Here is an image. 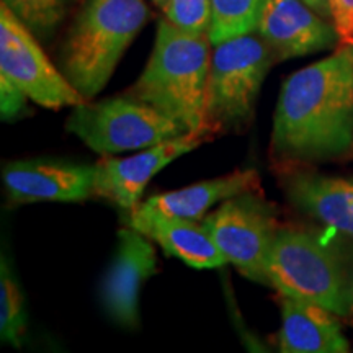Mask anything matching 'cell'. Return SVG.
Segmentation results:
<instances>
[{"label": "cell", "instance_id": "obj_8", "mask_svg": "<svg viewBox=\"0 0 353 353\" xmlns=\"http://www.w3.org/2000/svg\"><path fill=\"white\" fill-rule=\"evenodd\" d=\"M0 76L10 79L44 108H72L85 101L6 3H0Z\"/></svg>", "mask_w": 353, "mask_h": 353}, {"label": "cell", "instance_id": "obj_19", "mask_svg": "<svg viewBox=\"0 0 353 353\" xmlns=\"http://www.w3.org/2000/svg\"><path fill=\"white\" fill-rule=\"evenodd\" d=\"M76 0H2L38 39H50Z\"/></svg>", "mask_w": 353, "mask_h": 353}, {"label": "cell", "instance_id": "obj_14", "mask_svg": "<svg viewBox=\"0 0 353 353\" xmlns=\"http://www.w3.org/2000/svg\"><path fill=\"white\" fill-rule=\"evenodd\" d=\"M125 224L157 242L167 254L196 270L218 268L228 263L208 229L198 221L169 218L134 210L126 214Z\"/></svg>", "mask_w": 353, "mask_h": 353}, {"label": "cell", "instance_id": "obj_22", "mask_svg": "<svg viewBox=\"0 0 353 353\" xmlns=\"http://www.w3.org/2000/svg\"><path fill=\"white\" fill-rule=\"evenodd\" d=\"M332 23L342 44H353V0H329Z\"/></svg>", "mask_w": 353, "mask_h": 353}, {"label": "cell", "instance_id": "obj_11", "mask_svg": "<svg viewBox=\"0 0 353 353\" xmlns=\"http://www.w3.org/2000/svg\"><path fill=\"white\" fill-rule=\"evenodd\" d=\"M157 270L151 239L130 226L118 232L114 257L100 286V301L107 316L123 329L139 324L141 288Z\"/></svg>", "mask_w": 353, "mask_h": 353}, {"label": "cell", "instance_id": "obj_18", "mask_svg": "<svg viewBox=\"0 0 353 353\" xmlns=\"http://www.w3.org/2000/svg\"><path fill=\"white\" fill-rule=\"evenodd\" d=\"M26 329V309L21 288L6 257L0 262V337L19 348Z\"/></svg>", "mask_w": 353, "mask_h": 353}, {"label": "cell", "instance_id": "obj_23", "mask_svg": "<svg viewBox=\"0 0 353 353\" xmlns=\"http://www.w3.org/2000/svg\"><path fill=\"white\" fill-rule=\"evenodd\" d=\"M304 3H307L312 10H316L319 13L321 17L327 19L332 21V13H330V6H329V0H303Z\"/></svg>", "mask_w": 353, "mask_h": 353}, {"label": "cell", "instance_id": "obj_15", "mask_svg": "<svg viewBox=\"0 0 353 353\" xmlns=\"http://www.w3.org/2000/svg\"><path fill=\"white\" fill-rule=\"evenodd\" d=\"M329 309L303 299L281 296L280 352L283 353H345L350 343L342 325Z\"/></svg>", "mask_w": 353, "mask_h": 353}, {"label": "cell", "instance_id": "obj_6", "mask_svg": "<svg viewBox=\"0 0 353 353\" xmlns=\"http://www.w3.org/2000/svg\"><path fill=\"white\" fill-rule=\"evenodd\" d=\"M65 128L100 156L143 151L190 134L180 123L126 94L76 105Z\"/></svg>", "mask_w": 353, "mask_h": 353}, {"label": "cell", "instance_id": "obj_2", "mask_svg": "<svg viewBox=\"0 0 353 353\" xmlns=\"http://www.w3.org/2000/svg\"><path fill=\"white\" fill-rule=\"evenodd\" d=\"M208 37H193L159 21L148 64L126 95L180 123L190 134H206L205 107L211 63ZM210 138V136H208Z\"/></svg>", "mask_w": 353, "mask_h": 353}, {"label": "cell", "instance_id": "obj_4", "mask_svg": "<svg viewBox=\"0 0 353 353\" xmlns=\"http://www.w3.org/2000/svg\"><path fill=\"white\" fill-rule=\"evenodd\" d=\"M267 275L281 296L314 303L339 317L353 312V276L325 242L306 231L280 228L267 259Z\"/></svg>", "mask_w": 353, "mask_h": 353}, {"label": "cell", "instance_id": "obj_16", "mask_svg": "<svg viewBox=\"0 0 353 353\" xmlns=\"http://www.w3.org/2000/svg\"><path fill=\"white\" fill-rule=\"evenodd\" d=\"M247 192H260V176L255 169L236 170L218 179L149 196L136 210L169 218L200 221L210 208Z\"/></svg>", "mask_w": 353, "mask_h": 353}, {"label": "cell", "instance_id": "obj_21", "mask_svg": "<svg viewBox=\"0 0 353 353\" xmlns=\"http://www.w3.org/2000/svg\"><path fill=\"white\" fill-rule=\"evenodd\" d=\"M26 100L30 99L20 87L6 76H0V114L3 121L15 120L26 112Z\"/></svg>", "mask_w": 353, "mask_h": 353}, {"label": "cell", "instance_id": "obj_13", "mask_svg": "<svg viewBox=\"0 0 353 353\" xmlns=\"http://www.w3.org/2000/svg\"><path fill=\"white\" fill-rule=\"evenodd\" d=\"M285 195L299 213L353 237V176L294 172L283 180Z\"/></svg>", "mask_w": 353, "mask_h": 353}, {"label": "cell", "instance_id": "obj_12", "mask_svg": "<svg viewBox=\"0 0 353 353\" xmlns=\"http://www.w3.org/2000/svg\"><path fill=\"white\" fill-rule=\"evenodd\" d=\"M276 61H288L341 46L334 23L303 0H265L255 30Z\"/></svg>", "mask_w": 353, "mask_h": 353}, {"label": "cell", "instance_id": "obj_7", "mask_svg": "<svg viewBox=\"0 0 353 353\" xmlns=\"http://www.w3.org/2000/svg\"><path fill=\"white\" fill-rule=\"evenodd\" d=\"M201 223L229 263L249 280L270 286L267 259L281 226L275 206L260 192L229 198Z\"/></svg>", "mask_w": 353, "mask_h": 353}, {"label": "cell", "instance_id": "obj_5", "mask_svg": "<svg viewBox=\"0 0 353 353\" xmlns=\"http://www.w3.org/2000/svg\"><path fill=\"white\" fill-rule=\"evenodd\" d=\"M276 57L257 32L216 44L206 90V134L241 132L254 120L260 88Z\"/></svg>", "mask_w": 353, "mask_h": 353}, {"label": "cell", "instance_id": "obj_10", "mask_svg": "<svg viewBox=\"0 0 353 353\" xmlns=\"http://www.w3.org/2000/svg\"><path fill=\"white\" fill-rule=\"evenodd\" d=\"M7 200L28 203H79L95 196V165L64 161H15L2 169Z\"/></svg>", "mask_w": 353, "mask_h": 353}, {"label": "cell", "instance_id": "obj_20", "mask_svg": "<svg viewBox=\"0 0 353 353\" xmlns=\"http://www.w3.org/2000/svg\"><path fill=\"white\" fill-rule=\"evenodd\" d=\"M164 19L193 37H208L211 28V0H167Z\"/></svg>", "mask_w": 353, "mask_h": 353}, {"label": "cell", "instance_id": "obj_1", "mask_svg": "<svg viewBox=\"0 0 353 353\" xmlns=\"http://www.w3.org/2000/svg\"><path fill=\"white\" fill-rule=\"evenodd\" d=\"M270 151L281 164L337 161L353 152V44L285 79Z\"/></svg>", "mask_w": 353, "mask_h": 353}, {"label": "cell", "instance_id": "obj_3", "mask_svg": "<svg viewBox=\"0 0 353 353\" xmlns=\"http://www.w3.org/2000/svg\"><path fill=\"white\" fill-rule=\"evenodd\" d=\"M149 17L144 0H83L61 48V70L83 99L103 90Z\"/></svg>", "mask_w": 353, "mask_h": 353}, {"label": "cell", "instance_id": "obj_24", "mask_svg": "<svg viewBox=\"0 0 353 353\" xmlns=\"http://www.w3.org/2000/svg\"><path fill=\"white\" fill-rule=\"evenodd\" d=\"M151 2H152L156 7H159V8H164L167 0H151Z\"/></svg>", "mask_w": 353, "mask_h": 353}, {"label": "cell", "instance_id": "obj_17", "mask_svg": "<svg viewBox=\"0 0 353 353\" xmlns=\"http://www.w3.org/2000/svg\"><path fill=\"white\" fill-rule=\"evenodd\" d=\"M265 0H211L208 38L213 46L257 30Z\"/></svg>", "mask_w": 353, "mask_h": 353}, {"label": "cell", "instance_id": "obj_9", "mask_svg": "<svg viewBox=\"0 0 353 353\" xmlns=\"http://www.w3.org/2000/svg\"><path fill=\"white\" fill-rule=\"evenodd\" d=\"M206 138L205 134H185L130 157L103 156L95 164V196L112 201L126 214L132 213L141 205V196L152 176L175 159L195 151Z\"/></svg>", "mask_w": 353, "mask_h": 353}]
</instances>
